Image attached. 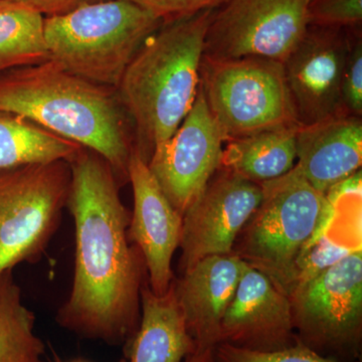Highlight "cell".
I'll list each match as a JSON object with an SVG mask.
<instances>
[{
    "label": "cell",
    "instance_id": "obj_1",
    "mask_svg": "<svg viewBox=\"0 0 362 362\" xmlns=\"http://www.w3.org/2000/svg\"><path fill=\"white\" fill-rule=\"evenodd\" d=\"M69 164L75 270L57 322L80 337L126 345L139 325L144 259L128 238L130 216L110 164L87 148Z\"/></svg>",
    "mask_w": 362,
    "mask_h": 362
},
{
    "label": "cell",
    "instance_id": "obj_2",
    "mask_svg": "<svg viewBox=\"0 0 362 362\" xmlns=\"http://www.w3.org/2000/svg\"><path fill=\"white\" fill-rule=\"evenodd\" d=\"M0 113L20 116L99 154L128 180L134 145L120 101L52 59L0 77Z\"/></svg>",
    "mask_w": 362,
    "mask_h": 362
},
{
    "label": "cell",
    "instance_id": "obj_3",
    "mask_svg": "<svg viewBox=\"0 0 362 362\" xmlns=\"http://www.w3.org/2000/svg\"><path fill=\"white\" fill-rule=\"evenodd\" d=\"M214 8L164 21L136 52L117 87L134 125V150L146 163L194 104Z\"/></svg>",
    "mask_w": 362,
    "mask_h": 362
},
{
    "label": "cell",
    "instance_id": "obj_4",
    "mask_svg": "<svg viewBox=\"0 0 362 362\" xmlns=\"http://www.w3.org/2000/svg\"><path fill=\"white\" fill-rule=\"evenodd\" d=\"M261 187V202L238 235L233 254L265 274L289 297L298 259L327 233L332 204L296 165Z\"/></svg>",
    "mask_w": 362,
    "mask_h": 362
},
{
    "label": "cell",
    "instance_id": "obj_5",
    "mask_svg": "<svg viewBox=\"0 0 362 362\" xmlns=\"http://www.w3.org/2000/svg\"><path fill=\"white\" fill-rule=\"evenodd\" d=\"M163 18L129 0H104L45 18L49 59L78 77L117 88Z\"/></svg>",
    "mask_w": 362,
    "mask_h": 362
},
{
    "label": "cell",
    "instance_id": "obj_6",
    "mask_svg": "<svg viewBox=\"0 0 362 362\" xmlns=\"http://www.w3.org/2000/svg\"><path fill=\"white\" fill-rule=\"evenodd\" d=\"M199 85L226 141L299 125L280 62L202 59Z\"/></svg>",
    "mask_w": 362,
    "mask_h": 362
},
{
    "label": "cell",
    "instance_id": "obj_7",
    "mask_svg": "<svg viewBox=\"0 0 362 362\" xmlns=\"http://www.w3.org/2000/svg\"><path fill=\"white\" fill-rule=\"evenodd\" d=\"M70 182L66 161L0 171V276L44 252L68 202Z\"/></svg>",
    "mask_w": 362,
    "mask_h": 362
},
{
    "label": "cell",
    "instance_id": "obj_8",
    "mask_svg": "<svg viewBox=\"0 0 362 362\" xmlns=\"http://www.w3.org/2000/svg\"><path fill=\"white\" fill-rule=\"evenodd\" d=\"M289 299L300 341L324 356L357 361L362 341L361 247L295 288Z\"/></svg>",
    "mask_w": 362,
    "mask_h": 362
},
{
    "label": "cell",
    "instance_id": "obj_9",
    "mask_svg": "<svg viewBox=\"0 0 362 362\" xmlns=\"http://www.w3.org/2000/svg\"><path fill=\"white\" fill-rule=\"evenodd\" d=\"M309 1L226 0L214 9L202 59L261 58L284 63L310 25Z\"/></svg>",
    "mask_w": 362,
    "mask_h": 362
},
{
    "label": "cell",
    "instance_id": "obj_10",
    "mask_svg": "<svg viewBox=\"0 0 362 362\" xmlns=\"http://www.w3.org/2000/svg\"><path fill=\"white\" fill-rule=\"evenodd\" d=\"M225 142L199 85L182 123L170 139L154 150L147 163L164 195L181 216L221 168Z\"/></svg>",
    "mask_w": 362,
    "mask_h": 362
},
{
    "label": "cell",
    "instance_id": "obj_11",
    "mask_svg": "<svg viewBox=\"0 0 362 362\" xmlns=\"http://www.w3.org/2000/svg\"><path fill=\"white\" fill-rule=\"evenodd\" d=\"M262 187L223 168L182 216L180 271L199 259L233 254L238 235L262 199Z\"/></svg>",
    "mask_w": 362,
    "mask_h": 362
},
{
    "label": "cell",
    "instance_id": "obj_12",
    "mask_svg": "<svg viewBox=\"0 0 362 362\" xmlns=\"http://www.w3.org/2000/svg\"><path fill=\"white\" fill-rule=\"evenodd\" d=\"M361 28L309 25L286 59L285 80L297 123L308 126L341 114V81L354 35Z\"/></svg>",
    "mask_w": 362,
    "mask_h": 362
},
{
    "label": "cell",
    "instance_id": "obj_13",
    "mask_svg": "<svg viewBox=\"0 0 362 362\" xmlns=\"http://www.w3.org/2000/svg\"><path fill=\"white\" fill-rule=\"evenodd\" d=\"M128 180L134 197L128 238L141 252L150 289L162 295L175 280L171 263L180 247L183 218L164 195L148 164L135 150L128 165Z\"/></svg>",
    "mask_w": 362,
    "mask_h": 362
},
{
    "label": "cell",
    "instance_id": "obj_14",
    "mask_svg": "<svg viewBox=\"0 0 362 362\" xmlns=\"http://www.w3.org/2000/svg\"><path fill=\"white\" fill-rule=\"evenodd\" d=\"M298 340L289 297L265 274L245 263L223 322L220 343L257 351L287 349Z\"/></svg>",
    "mask_w": 362,
    "mask_h": 362
},
{
    "label": "cell",
    "instance_id": "obj_15",
    "mask_svg": "<svg viewBox=\"0 0 362 362\" xmlns=\"http://www.w3.org/2000/svg\"><path fill=\"white\" fill-rule=\"evenodd\" d=\"M245 262L235 254L199 259L175 280L176 298L197 349L220 343L223 317L239 285Z\"/></svg>",
    "mask_w": 362,
    "mask_h": 362
},
{
    "label": "cell",
    "instance_id": "obj_16",
    "mask_svg": "<svg viewBox=\"0 0 362 362\" xmlns=\"http://www.w3.org/2000/svg\"><path fill=\"white\" fill-rule=\"evenodd\" d=\"M296 166L305 180L324 195L356 175L362 163L361 117L338 115L300 126Z\"/></svg>",
    "mask_w": 362,
    "mask_h": 362
},
{
    "label": "cell",
    "instance_id": "obj_17",
    "mask_svg": "<svg viewBox=\"0 0 362 362\" xmlns=\"http://www.w3.org/2000/svg\"><path fill=\"white\" fill-rule=\"evenodd\" d=\"M175 280L162 295L143 284L139 325L120 362H183L197 349L176 298Z\"/></svg>",
    "mask_w": 362,
    "mask_h": 362
},
{
    "label": "cell",
    "instance_id": "obj_18",
    "mask_svg": "<svg viewBox=\"0 0 362 362\" xmlns=\"http://www.w3.org/2000/svg\"><path fill=\"white\" fill-rule=\"evenodd\" d=\"M299 127L287 126L228 140L221 168L259 185L287 175L296 165Z\"/></svg>",
    "mask_w": 362,
    "mask_h": 362
},
{
    "label": "cell",
    "instance_id": "obj_19",
    "mask_svg": "<svg viewBox=\"0 0 362 362\" xmlns=\"http://www.w3.org/2000/svg\"><path fill=\"white\" fill-rule=\"evenodd\" d=\"M83 148L20 116L0 113V171L71 162Z\"/></svg>",
    "mask_w": 362,
    "mask_h": 362
},
{
    "label": "cell",
    "instance_id": "obj_20",
    "mask_svg": "<svg viewBox=\"0 0 362 362\" xmlns=\"http://www.w3.org/2000/svg\"><path fill=\"white\" fill-rule=\"evenodd\" d=\"M44 16L16 0L0 1V71L49 61Z\"/></svg>",
    "mask_w": 362,
    "mask_h": 362
},
{
    "label": "cell",
    "instance_id": "obj_21",
    "mask_svg": "<svg viewBox=\"0 0 362 362\" xmlns=\"http://www.w3.org/2000/svg\"><path fill=\"white\" fill-rule=\"evenodd\" d=\"M35 317L25 306L13 271L0 276V362H45Z\"/></svg>",
    "mask_w": 362,
    "mask_h": 362
},
{
    "label": "cell",
    "instance_id": "obj_22",
    "mask_svg": "<svg viewBox=\"0 0 362 362\" xmlns=\"http://www.w3.org/2000/svg\"><path fill=\"white\" fill-rule=\"evenodd\" d=\"M214 356L216 362H361L324 356L299 339L291 346L275 351H257L240 349L228 343H218L214 347Z\"/></svg>",
    "mask_w": 362,
    "mask_h": 362
},
{
    "label": "cell",
    "instance_id": "obj_23",
    "mask_svg": "<svg viewBox=\"0 0 362 362\" xmlns=\"http://www.w3.org/2000/svg\"><path fill=\"white\" fill-rule=\"evenodd\" d=\"M361 246L349 247L344 244H338L334 240L330 239L327 233L321 235L301 255L298 259L296 272H295V288L310 282L319 275L341 261L350 252L361 249ZM290 292V293H291Z\"/></svg>",
    "mask_w": 362,
    "mask_h": 362
},
{
    "label": "cell",
    "instance_id": "obj_24",
    "mask_svg": "<svg viewBox=\"0 0 362 362\" xmlns=\"http://www.w3.org/2000/svg\"><path fill=\"white\" fill-rule=\"evenodd\" d=\"M309 25L322 28H361L362 0H310Z\"/></svg>",
    "mask_w": 362,
    "mask_h": 362
},
{
    "label": "cell",
    "instance_id": "obj_25",
    "mask_svg": "<svg viewBox=\"0 0 362 362\" xmlns=\"http://www.w3.org/2000/svg\"><path fill=\"white\" fill-rule=\"evenodd\" d=\"M341 114L362 116V37L361 30H357L352 40L346 63L343 71L341 90Z\"/></svg>",
    "mask_w": 362,
    "mask_h": 362
},
{
    "label": "cell",
    "instance_id": "obj_26",
    "mask_svg": "<svg viewBox=\"0 0 362 362\" xmlns=\"http://www.w3.org/2000/svg\"><path fill=\"white\" fill-rule=\"evenodd\" d=\"M148 9L164 21L214 8L226 0H129Z\"/></svg>",
    "mask_w": 362,
    "mask_h": 362
},
{
    "label": "cell",
    "instance_id": "obj_27",
    "mask_svg": "<svg viewBox=\"0 0 362 362\" xmlns=\"http://www.w3.org/2000/svg\"><path fill=\"white\" fill-rule=\"evenodd\" d=\"M47 16H62L88 4L104 0H16Z\"/></svg>",
    "mask_w": 362,
    "mask_h": 362
},
{
    "label": "cell",
    "instance_id": "obj_28",
    "mask_svg": "<svg viewBox=\"0 0 362 362\" xmlns=\"http://www.w3.org/2000/svg\"><path fill=\"white\" fill-rule=\"evenodd\" d=\"M183 362H216L214 349H197Z\"/></svg>",
    "mask_w": 362,
    "mask_h": 362
},
{
    "label": "cell",
    "instance_id": "obj_29",
    "mask_svg": "<svg viewBox=\"0 0 362 362\" xmlns=\"http://www.w3.org/2000/svg\"><path fill=\"white\" fill-rule=\"evenodd\" d=\"M57 362H62V361H59L58 358H57ZM73 362H86V361H73Z\"/></svg>",
    "mask_w": 362,
    "mask_h": 362
},
{
    "label": "cell",
    "instance_id": "obj_30",
    "mask_svg": "<svg viewBox=\"0 0 362 362\" xmlns=\"http://www.w3.org/2000/svg\"><path fill=\"white\" fill-rule=\"evenodd\" d=\"M0 1H1V0H0Z\"/></svg>",
    "mask_w": 362,
    "mask_h": 362
}]
</instances>
